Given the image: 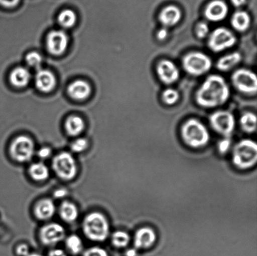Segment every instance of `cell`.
I'll return each mask as SVG.
<instances>
[{"label": "cell", "mask_w": 257, "mask_h": 256, "mask_svg": "<svg viewBox=\"0 0 257 256\" xmlns=\"http://www.w3.org/2000/svg\"><path fill=\"white\" fill-rule=\"evenodd\" d=\"M68 93L72 99L82 100L87 99L91 93V88L87 82L82 80H75L68 87Z\"/></svg>", "instance_id": "obj_18"}, {"label": "cell", "mask_w": 257, "mask_h": 256, "mask_svg": "<svg viewBox=\"0 0 257 256\" xmlns=\"http://www.w3.org/2000/svg\"><path fill=\"white\" fill-rule=\"evenodd\" d=\"M234 88L238 92L248 96L255 95L257 92V78L255 73L247 69H239L231 77Z\"/></svg>", "instance_id": "obj_6"}, {"label": "cell", "mask_w": 257, "mask_h": 256, "mask_svg": "<svg viewBox=\"0 0 257 256\" xmlns=\"http://www.w3.org/2000/svg\"><path fill=\"white\" fill-rule=\"evenodd\" d=\"M161 99L164 104L171 106V105H175L178 102L180 99V94L176 89L168 88L163 92L162 95H161Z\"/></svg>", "instance_id": "obj_30"}, {"label": "cell", "mask_w": 257, "mask_h": 256, "mask_svg": "<svg viewBox=\"0 0 257 256\" xmlns=\"http://www.w3.org/2000/svg\"><path fill=\"white\" fill-rule=\"evenodd\" d=\"M257 161V145L251 139H243L233 147L232 162L240 170L250 169Z\"/></svg>", "instance_id": "obj_4"}, {"label": "cell", "mask_w": 257, "mask_h": 256, "mask_svg": "<svg viewBox=\"0 0 257 256\" xmlns=\"http://www.w3.org/2000/svg\"><path fill=\"white\" fill-rule=\"evenodd\" d=\"M230 24L233 29L239 33L247 31L251 25V18L247 12L239 10L234 13Z\"/></svg>", "instance_id": "obj_21"}, {"label": "cell", "mask_w": 257, "mask_h": 256, "mask_svg": "<svg viewBox=\"0 0 257 256\" xmlns=\"http://www.w3.org/2000/svg\"><path fill=\"white\" fill-rule=\"evenodd\" d=\"M65 244L67 249L72 254H79L83 250L82 239L77 235H71L67 238Z\"/></svg>", "instance_id": "obj_28"}, {"label": "cell", "mask_w": 257, "mask_h": 256, "mask_svg": "<svg viewBox=\"0 0 257 256\" xmlns=\"http://www.w3.org/2000/svg\"><path fill=\"white\" fill-rule=\"evenodd\" d=\"M209 122L214 131L225 138H230L235 129V118L227 110L214 112L209 117Z\"/></svg>", "instance_id": "obj_8"}, {"label": "cell", "mask_w": 257, "mask_h": 256, "mask_svg": "<svg viewBox=\"0 0 257 256\" xmlns=\"http://www.w3.org/2000/svg\"><path fill=\"white\" fill-rule=\"evenodd\" d=\"M231 4L236 8H240L245 4L246 0H231Z\"/></svg>", "instance_id": "obj_42"}, {"label": "cell", "mask_w": 257, "mask_h": 256, "mask_svg": "<svg viewBox=\"0 0 257 256\" xmlns=\"http://www.w3.org/2000/svg\"><path fill=\"white\" fill-rule=\"evenodd\" d=\"M42 61V57L39 53L32 52L27 55L26 62L28 65L34 69H39L41 67Z\"/></svg>", "instance_id": "obj_31"}, {"label": "cell", "mask_w": 257, "mask_h": 256, "mask_svg": "<svg viewBox=\"0 0 257 256\" xmlns=\"http://www.w3.org/2000/svg\"><path fill=\"white\" fill-rule=\"evenodd\" d=\"M125 256H137V251L136 249H128L125 252Z\"/></svg>", "instance_id": "obj_43"}, {"label": "cell", "mask_w": 257, "mask_h": 256, "mask_svg": "<svg viewBox=\"0 0 257 256\" xmlns=\"http://www.w3.org/2000/svg\"><path fill=\"white\" fill-rule=\"evenodd\" d=\"M49 256H67L64 250L60 249H53L49 252Z\"/></svg>", "instance_id": "obj_41"}, {"label": "cell", "mask_w": 257, "mask_h": 256, "mask_svg": "<svg viewBox=\"0 0 257 256\" xmlns=\"http://www.w3.org/2000/svg\"><path fill=\"white\" fill-rule=\"evenodd\" d=\"M56 208L53 200L44 199L37 202L35 207V214L37 219L46 220L54 216Z\"/></svg>", "instance_id": "obj_19"}, {"label": "cell", "mask_w": 257, "mask_h": 256, "mask_svg": "<svg viewBox=\"0 0 257 256\" xmlns=\"http://www.w3.org/2000/svg\"><path fill=\"white\" fill-rule=\"evenodd\" d=\"M156 74L163 84L170 85L178 81L180 72L175 63L168 59L160 60L156 65Z\"/></svg>", "instance_id": "obj_11"}, {"label": "cell", "mask_w": 257, "mask_h": 256, "mask_svg": "<svg viewBox=\"0 0 257 256\" xmlns=\"http://www.w3.org/2000/svg\"><path fill=\"white\" fill-rule=\"evenodd\" d=\"M240 126L241 130L247 134H252L256 130V116L252 112L244 113L240 118Z\"/></svg>", "instance_id": "obj_25"}, {"label": "cell", "mask_w": 257, "mask_h": 256, "mask_svg": "<svg viewBox=\"0 0 257 256\" xmlns=\"http://www.w3.org/2000/svg\"><path fill=\"white\" fill-rule=\"evenodd\" d=\"M236 41V37L231 30L219 27L209 34L207 45L211 52L217 54L235 46Z\"/></svg>", "instance_id": "obj_7"}, {"label": "cell", "mask_w": 257, "mask_h": 256, "mask_svg": "<svg viewBox=\"0 0 257 256\" xmlns=\"http://www.w3.org/2000/svg\"><path fill=\"white\" fill-rule=\"evenodd\" d=\"M10 153L15 161L29 162L34 155V142L30 137L25 135H20L12 142L10 147Z\"/></svg>", "instance_id": "obj_10"}, {"label": "cell", "mask_w": 257, "mask_h": 256, "mask_svg": "<svg viewBox=\"0 0 257 256\" xmlns=\"http://www.w3.org/2000/svg\"><path fill=\"white\" fill-rule=\"evenodd\" d=\"M60 215L64 221L71 223L77 220L79 211L74 204L69 201H64L60 205Z\"/></svg>", "instance_id": "obj_24"}, {"label": "cell", "mask_w": 257, "mask_h": 256, "mask_svg": "<svg viewBox=\"0 0 257 256\" xmlns=\"http://www.w3.org/2000/svg\"><path fill=\"white\" fill-rule=\"evenodd\" d=\"M20 0H0V5L7 8L16 7Z\"/></svg>", "instance_id": "obj_37"}, {"label": "cell", "mask_w": 257, "mask_h": 256, "mask_svg": "<svg viewBox=\"0 0 257 256\" xmlns=\"http://www.w3.org/2000/svg\"><path fill=\"white\" fill-rule=\"evenodd\" d=\"M242 59L240 53L235 52L221 57L216 64V67L219 71L228 72L240 64Z\"/></svg>", "instance_id": "obj_20"}, {"label": "cell", "mask_w": 257, "mask_h": 256, "mask_svg": "<svg viewBox=\"0 0 257 256\" xmlns=\"http://www.w3.org/2000/svg\"><path fill=\"white\" fill-rule=\"evenodd\" d=\"M52 168L58 177L66 181L74 179L77 173V167L74 157L69 152H63L52 160Z\"/></svg>", "instance_id": "obj_9"}, {"label": "cell", "mask_w": 257, "mask_h": 256, "mask_svg": "<svg viewBox=\"0 0 257 256\" xmlns=\"http://www.w3.org/2000/svg\"><path fill=\"white\" fill-rule=\"evenodd\" d=\"M65 127L67 134L70 136H78L84 131L85 122L81 117L72 115L67 119Z\"/></svg>", "instance_id": "obj_23"}, {"label": "cell", "mask_w": 257, "mask_h": 256, "mask_svg": "<svg viewBox=\"0 0 257 256\" xmlns=\"http://www.w3.org/2000/svg\"><path fill=\"white\" fill-rule=\"evenodd\" d=\"M35 85L40 91L49 92L56 85V78L49 70L39 69L35 76Z\"/></svg>", "instance_id": "obj_17"}, {"label": "cell", "mask_w": 257, "mask_h": 256, "mask_svg": "<svg viewBox=\"0 0 257 256\" xmlns=\"http://www.w3.org/2000/svg\"><path fill=\"white\" fill-rule=\"evenodd\" d=\"M195 34L199 39H205L210 34V27L206 22H201L196 25Z\"/></svg>", "instance_id": "obj_32"}, {"label": "cell", "mask_w": 257, "mask_h": 256, "mask_svg": "<svg viewBox=\"0 0 257 256\" xmlns=\"http://www.w3.org/2000/svg\"><path fill=\"white\" fill-rule=\"evenodd\" d=\"M181 139L187 146L200 149L206 146L210 140L207 128L200 120L190 119L183 123L181 127Z\"/></svg>", "instance_id": "obj_2"}, {"label": "cell", "mask_w": 257, "mask_h": 256, "mask_svg": "<svg viewBox=\"0 0 257 256\" xmlns=\"http://www.w3.org/2000/svg\"><path fill=\"white\" fill-rule=\"evenodd\" d=\"M28 256H42L39 254H37V253H32V254H30Z\"/></svg>", "instance_id": "obj_44"}, {"label": "cell", "mask_w": 257, "mask_h": 256, "mask_svg": "<svg viewBox=\"0 0 257 256\" xmlns=\"http://www.w3.org/2000/svg\"><path fill=\"white\" fill-rule=\"evenodd\" d=\"M67 194V190L64 189H60L55 190L54 196L57 199H62V198L66 196Z\"/></svg>", "instance_id": "obj_40"}, {"label": "cell", "mask_w": 257, "mask_h": 256, "mask_svg": "<svg viewBox=\"0 0 257 256\" xmlns=\"http://www.w3.org/2000/svg\"><path fill=\"white\" fill-rule=\"evenodd\" d=\"M83 256H109L106 250L99 247H90L84 252Z\"/></svg>", "instance_id": "obj_34"}, {"label": "cell", "mask_w": 257, "mask_h": 256, "mask_svg": "<svg viewBox=\"0 0 257 256\" xmlns=\"http://www.w3.org/2000/svg\"><path fill=\"white\" fill-rule=\"evenodd\" d=\"M69 44L66 34L62 30H54L50 33L47 39L48 50L52 55H60L65 52Z\"/></svg>", "instance_id": "obj_13"}, {"label": "cell", "mask_w": 257, "mask_h": 256, "mask_svg": "<svg viewBox=\"0 0 257 256\" xmlns=\"http://www.w3.org/2000/svg\"><path fill=\"white\" fill-rule=\"evenodd\" d=\"M31 74L29 70L25 67H17L10 74V82L17 87H24L29 84Z\"/></svg>", "instance_id": "obj_22"}, {"label": "cell", "mask_w": 257, "mask_h": 256, "mask_svg": "<svg viewBox=\"0 0 257 256\" xmlns=\"http://www.w3.org/2000/svg\"><path fill=\"white\" fill-rule=\"evenodd\" d=\"M168 34L169 32L168 29L163 27L162 29L158 30L157 34H156V37H157V39L159 40H160V41H163V40L166 39V38L168 36Z\"/></svg>", "instance_id": "obj_39"}, {"label": "cell", "mask_w": 257, "mask_h": 256, "mask_svg": "<svg viewBox=\"0 0 257 256\" xmlns=\"http://www.w3.org/2000/svg\"><path fill=\"white\" fill-rule=\"evenodd\" d=\"M71 149L75 153H81L88 147V141L84 138H80L75 140L71 145Z\"/></svg>", "instance_id": "obj_33"}, {"label": "cell", "mask_w": 257, "mask_h": 256, "mask_svg": "<svg viewBox=\"0 0 257 256\" xmlns=\"http://www.w3.org/2000/svg\"><path fill=\"white\" fill-rule=\"evenodd\" d=\"M65 237L64 227L57 223H50L42 227L40 231V238L42 242L48 246L59 244Z\"/></svg>", "instance_id": "obj_12"}, {"label": "cell", "mask_w": 257, "mask_h": 256, "mask_svg": "<svg viewBox=\"0 0 257 256\" xmlns=\"http://www.w3.org/2000/svg\"><path fill=\"white\" fill-rule=\"evenodd\" d=\"M228 14V5L222 0H213L209 3L204 12L205 19L209 22L217 23L223 21Z\"/></svg>", "instance_id": "obj_14"}, {"label": "cell", "mask_w": 257, "mask_h": 256, "mask_svg": "<svg viewBox=\"0 0 257 256\" xmlns=\"http://www.w3.org/2000/svg\"><path fill=\"white\" fill-rule=\"evenodd\" d=\"M182 18V13L178 7L175 5H169L164 8L159 14V21L163 27H173L178 25Z\"/></svg>", "instance_id": "obj_16"}, {"label": "cell", "mask_w": 257, "mask_h": 256, "mask_svg": "<svg viewBox=\"0 0 257 256\" xmlns=\"http://www.w3.org/2000/svg\"><path fill=\"white\" fill-rule=\"evenodd\" d=\"M231 146V141L230 138H225L221 140L218 144V152L221 154H225L230 149Z\"/></svg>", "instance_id": "obj_35"}, {"label": "cell", "mask_w": 257, "mask_h": 256, "mask_svg": "<svg viewBox=\"0 0 257 256\" xmlns=\"http://www.w3.org/2000/svg\"><path fill=\"white\" fill-rule=\"evenodd\" d=\"M156 239L157 235L152 228L144 227L140 228L135 233L134 245L136 249H148L155 244Z\"/></svg>", "instance_id": "obj_15"}, {"label": "cell", "mask_w": 257, "mask_h": 256, "mask_svg": "<svg viewBox=\"0 0 257 256\" xmlns=\"http://www.w3.org/2000/svg\"><path fill=\"white\" fill-rule=\"evenodd\" d=\"M230 89L223 77L217 74L209 75L195 94V101L204 109H214L227 102Z\"/></svg>", "instance_id": "obj_1"}, {"label": "cell", "mask_w": 257, "mask_h": 256, "mask_svg": "<svg viewBox=\"0 0 257 256\" xmlns=\"http://www.w3.org/2000/svg\"><path fill=\"white\" fill-rule=\"evenodd\" d=\"M183 69L186 74L193 77H200L207 74L212 67V60L201 52H191L181 60Z\"/></svg>", "instance_id": "obj_5"}, {"label": "cell", "mask_w": 257, "mask_h": 256, "mask_svg": "<svg viewBox=\"0 0 257 256\" xmlns=\"http://www.w3.org/2000/svg\"><path fill=\"white\" fill-rule=\"evenodd\" d=\"M30 177L36 181H44L49 177V168L43 163H35L29 168Z\"/></svg>", "instance_id": "obj_26"}, {"label": "cell", "mask_w": 257, "mask_h": 256, "mask_svg": "<svg viewBox=\"0 0 257 256\" xmlns=\"http://www.w3.org/2000/svg\"><path fill=\"white\" fill-rule=\"evenodd\" d=\"M51 150L48 147H44L42 149H40L39 151L38 152V155L41 159H47L51 155Z\"/></svg>", "instance_id": "obj_38"}, {"label": "cell", "mask_w": 257, "mask_h": 256, "mask_svg": "<svg viewBox=\"0 0 257 256\" xmlns=\"http://www.w3.org/2000/svg\"><path fill=\"white\" fill-rule=\"evenodd\" d=\"M131 238L126 232L117 230L112 235V243L115 247L122 248L126 247L130 243Z\"/></svg>", "instance_id": "obj_29"}, {"label": "cell", "mask_w": 257, "mask_h": 256, "mask_svg": "<svg viewBox=\"0 0 257 256\" xmlns=\"http://www.w3.org/2000/svg\"><path fill=\"white\" fill-rule=\"evenodd\" d=\"M82 229L85 236L92 241L103 242L107 239L110 233V226L104 214L93 212L84 218Z\"/></svg>", "instance_id": "obj_3"}, {"label": "cell", "mask_w": 257, "mask_h": 256, "mask_svg": "<svg viewBox=\"0 0 257 256\" xmlns=\"http://www.w3.org/2000/svg\"><path fill=\"white\" fill-rule=\"evenodd\" d=\"M16 252L19 256H28L30 253L29 246L27 244H21L17 247Z\"/></svg>", "instance_id": "obj_36"}, {"label": "cell", "mask_w": 257, "mask_h": 256, "mask_svg": "<svg viewBox=\"0 0 257 256\" xmlns=\"http://www.w3.org/2000/svg\"><path fill=\"white\" fill-rule=\"evenodd\" d=\"M60 26L69 29L74 26L77 21V16L75 12L72 10L67 9L63 10L58 17Z\"/></svg>", "instance_id": "obj_27"}]
</instances>
